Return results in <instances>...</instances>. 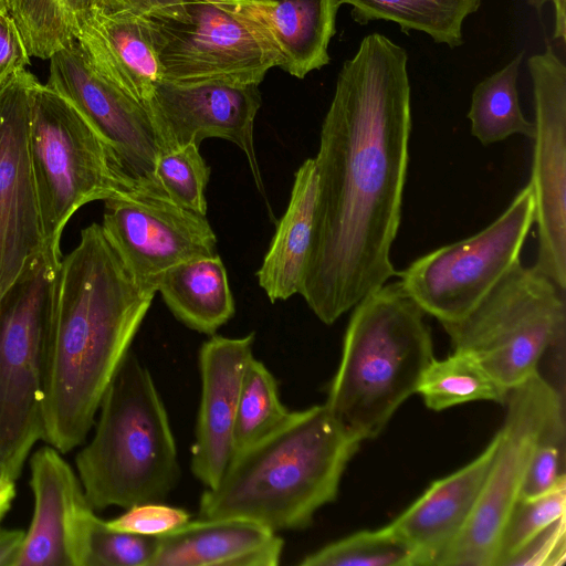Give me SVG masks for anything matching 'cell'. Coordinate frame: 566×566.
Segmentation results:
<instances>
[{
    "instance_id": "52a82bcc",
    "label": "cell",
    "mask_w": 566,
    "mask_h": 566,
    "mask_svg": "<svg viewBox=\"0 0 566 566\" xmlns=\"http://www.w3.org/2000/svg\"><path fill=\"white\" fill-rule=\"evenodd\" d=\"M29 149L44 247L55 254L80 208L138 187L81 113L38 80L30 88Z\"/></svg>"
},
{
    "instance_id": "f1b7e54d",
    "label": "cell",
    "mask_w": 566,
    "mask_h": 566,
    "mask_svg": "<svg viewBox=\"0 0 566 566\" xmlns=\"http://www.w3.org/2000/svg\"><path fill=\"white\" fill-rule=\"evenodd\" d=\"M280 398L273 374L254 356L249 360L240 387L233 426V455L261 441L290 417Z\"/></svg>"
},
{
    "instance_id": "8d00e7d4",
    "label": "cell",
    "mask_w": 566,
    "mask_h": 566,
    "mask_svg": "<svg viewBox=\"0 0 566 566\" xmlns=\"http://www.w3.org/2000/svg\"><path fill=\"white\" fill-rule=\"evenodd\" d=\"M22 35L9 12L0 13V85L30 64Z\"/></svg>"
},
{
    "instance_id": "7402d4cb",
    "label": "cell",
    "mask_w": 566,
    "mask_h": 566,
    "mask_svg": "<svg viewBox=\"0 0 566 566\" xmlns=\"http://www.w3.org/2000/svg\"><path fill=\"white\" fill-rule=\"evenodd\" d=\"M340 0H249L241 9L266 32L277 65L297 78L331 61L328 45L336 33Z\"/></svg>"
},
{
    "instance_id": "5b68a950",
    "label": "cell",
    "mask_w": 566,
    "mask_h": 566,
    "mask_svg": "<svg viewBox=\"0 0 566 566\" xmlns=\"http://www.w3.org/2000/svg\"><path fill=\"white\" fill-rule=\"evenodd\" d=\"M96 416L92 439L75 457L91 506L164 501L180 479L176 441L154 379L133 353L119 365Z\"/></svg>"
},
{
    "instance_id": "f546056e",
    "label": "cell",
    "mask_w": 566,
    "mask_h": 566,
    "mask_svg": "<svg viewBox=\"0 0 566 566\" xmlns=\"http://www.w3.org/2000/svg\"><path fill=\"white\" fill-rule=\"evenodd\" d=\"M302 566H418L413 548L390 524L332 542L306 555Z\"/></svg>"
},
{
    "instance_id": "7a4b0ae2",
    "label": "cell",
    "mask_w": 566,
    "mask_h": 566,
    "mask_svg": "<svg viewBox=\"0 0 566 566\" xmlns=\"http://www.w3.org/2000/svg\"><path fill=\"white\" fill-rule=\"evenodd\" d=\"M154 296L135 282L101 224L81 231L60 264L43 394L44 442L67 453L86 440Z\"/></svg>"
},
{
    "instance_id": "d6986e66",
    "label": "cell",
    "mask_w": 566,
    "mask_h": 566,
    "mask_svg": "<svg viewBox=\"0 0 566 566\" xmlns=\"http://www.w3.org/2000/svg\"><path fill=\"white\" fill-rule=\"evenodd\" d=\"M75 41L102 76L144 105L164 80L151 18L107 13L93 7Z\"/></svg>"
},
{
    "instance_id": "60d3db41",
    "label": "cell",
    "mask_w": 566,
    "mask_h": 566,
    "mask_svg": "<svg viewBox=\"0 0 566 566\" xmlns=\"http://www.w3.org/2000/svg\"><path fill=\"white\" fill-rule=\"evenodd\" d=\"M14 496V481L0 474V522L10 510Z\"/></svg>"
},
{
    "instance_id": "9c48e42d",
    "label": "cell",
    "mask_w": 566,
    "mask_h": 566,
    "mask_svg": "<svg viewBox=\"0 0 566 566\" xmlns=\"http://www.w3.org/2000/svg\"><path fill=\"white\" fill-rule=\"evenodd\" d=\"M535 222L531 182L509 207L475 234L440 247L398 272L406 293L441 325L464 318L518 263Z\"/></svg>"
},
{
    "instance_id": "8992f818",
    "label": "cell",
    "mask_w": 566,
    "mask_h": 566,
    "mask_svg": "<svg viewBox=\"0 0 566 566\" xmlns=\"http://www.w3.org/2000/svg\"><path fill=\"white\" fill-rule=\"evenodd\" d=\"M62 255L31 258L0 297V474L18 480L43 440V394Z\"/></svg>"
},
{
    "instance_id": "4fadbf2b",
    "label": "cell",
    "mask_w": 566,
    "mask_h": 566,
    "mask_svg": "<svg viewBox=\"0 0 566 566\" xmlns=\"http://www.w3.org/2000/svg\"><path fill=\"white\" fill-rule=\"evenodd\" d=\"M535 136L530 182L535 198L534 266L566 291V66L551 45L527 61Z\"/></svg>"
},
{
    "instance_id": "5bb4252c",
    "label": "cell",
    "mask_w": 566,
    "mask_h": 566,
    "mask_svg": "<svg viewBox=\"0 0 566 566\" xmlns=\"http://www.w3.org/2000/svg\"><path fill=\"white\" fill-rule=\"evenodd\" d=\"M49 60L45 85L81 113L138 187L164 195L155 178L160 146L145 105L102 76L76 41Z\"/></svg>"
},
{
    "instance_id": "8fae6325",
    "label": "cell",
    "mask_w": 566,
    "mask_h": 566,
    "mask_svg": "<svg viewBox=\"0 0 566 566\" xmlns=\"http://www.w3.org/2000/svg\"><path fill=\"white\" fill-rule=\"evenodd\" d=\"M506 415L485 483L464 528L438 566H495L506 518L517 501L536 441L558 411L564 392L536 373L511 388Z\"/></svg>"
},
{
    "instance_id": "ab89813d",
    "label": "cell",
    "mask_w": 566,
    "mask_h": 566,
    "mask_svg": "<svg viewBox=\"0 0 566 566\" xmlns=\"http://www.w3.org/2000/svg\"><path fill=\"white\" fill-rule=\"evenodd\" d=\"M537 11H541L547 2L554 3L555 9V24L554 34L555 40L565 41L566 38V0H527Z\"/></svg>"
},
{
    "instance_id": "7c38bea8",
    "label": "cell",
    "mask_w": 566,
    "mask_h": 566,
    "mask_svg": "<svg viewBox=\"0 0 566 566\" xmlns=\"http://www.w3.org/2000/svg\"><path fill=\"white\" fill-rule=\"evenodd\" d=\"M101 226L135 282L155 294L168 269L217 254L206 216L140 187L104 200Z\"/></svg>"
},
{
    "instance_id": "ac0fdd59",
    "label": "cell",
    "mask_w": 566,
    "mask_h": 566,
    "mask_svg": "<svg viewBox=\"0 0 566 566\" xmlns=\"http://www.w3.org/2000/svg\"><path fill=\"white\" fill-rule=\"evenodd\" d=\"M254 338V333L242 337L213 334L199 350L201 395L190 468L206 489L220 481L233 457L238 398Z\"/></svg>"
},
{
    "instance_id": "e575fe53",
    "label": "cell",
    "mask_w": 566,
    "mask_h": 566,
    "mask_svg": "<svg viewBox=\"0 0 566 566\" xmlns=\"http://www.w3.org/2000/svg\"><path fill=\"white\" fill-rule=\"evenodd\" d=\"M125 510L122 515L105 521L106 525L133 534L163 536L191 520L188 511L161 502L135 504Z\"/></svg>"
},
{
    "instance_id": "3957f363",
    "label": "cell",
    "mask_w": 566,
    "mask_h": 566,
    "mask_svg": "<svg viewBox=\"0 0 566 566\" xmlns=\"http://www.w3.org/2000/svg\"><path fill=\"white\" fill-rule=\"evenodd\" d=\"M361 442L325 403L291 411L279 429L232 457L200 496L198 518H245L276 533L306 528L337 497Z\"/></svg>"
},
{
    "instance_id": "ffe728a7",
    "label": "cell",
    "mask_w": 566,
    "mask_h": 566,
    "mask_svg": "<svg viewBox=\"0 0 566 566\" xmlns=\"http://www.w3.org/2000/svg\"><path fill=\"white\" fill-rule=\"evenodd\" d=\"M497 434L473 461L434 481L390 525L413 548L418 566H438L458 538L485 483Z\"/></svg>"
},
{
    "instance_id": "2e32d148",
    "label": "cell",
    "mask_w": 566,
    "mask_h": 566,
    "mask_svg": "<svg viewBox=\"0 0 566 566\" xmlns=\"http://www.w3.org/2000/svg\"><path fill=\"white\" fill-rule=\"evenodd\" d=\"M27 69L0 85V297L24 264L45 249L29 149Z\"/></svg>"
},
{
    "instance_id": "603a6c76",
    "label": "cell",
    "mask_w": 566,
    "mask_h": 566,
    "mask_svg": "<svg viewBox=\"0 0 566 566\" xmlns=\"http://www.w3.org/2000/svg\"><path fill=\"white\" fill-rule=\"evenodd\" d=\"M316 198V166L314 158H308L294 175L289 206L255 273L272 303L300 294L313 239Z\"/></svg>"
},
{
    "instance_id": "30bf717a",
    "label": "cell",
    "mask_w": 566,
    "mask_h": 566,
    "mask_svg": "<svg viewBox=\"0 0 566 566\" xmlns=\"http://www.w3.org/2000/svg\"><path fill=\"white\" fill-rule=\"evenodd\" d=\"M240 3L187 0L156 18L164 80L260 84L279 55L263 28Z\"/></svg>"
},
{
    "instance_id": "d4e9b609",
    "label": "cell",
    "mask_w": 566,
    "mask_h": 566,
    "mask_svg": "<svg viewBox=\"0 0 566 566\" xmlns=\"http://www.w3.org/2000/svg\"><path fill=\"white\" fill-rule=\"evenodd\" d=\"M352 7L355 22L366 25L385 20L403 33L420 31L449 48L463 44V22L476 12L482 0H340Z\"/></svg>"
},
{
    "instance_id": "cb8c5ba5",
    "label": "cell",
    "mask_w": 566,
    "mask_h": 566,
    "mask_svg": "<svg viewBox=\"0 0 566 566\" xmlns=\"http://www.w3.org/2000/svg\"><path fill=\"white\" fill-rule=\"evenodd\" d=\"M156 290L174 316L198 333L213 335L235 312L227 270L218 254L168 269Z\"/></svg>"
},
{
    "instance_id": "6da1fadb",
    "label": "cell",
    "mask_w": 566,
    "mask_h": 566,
    "mask_svg": "<svg viewBox=\"0 0 566 566\" xmlns=\"http://www.w3.org/2000/svg\"><path fill=\"white\" fill-rule=\"evenodd\" d=\"M411 126L408 54L384 34H367L339 70L314 158V231L300 295L324 324L398 276L390 251Z\"/></svg>"
},
{
    "instance_id": "e0dca14e",
    "label": "cell",
    "mask_w": 566,
    "mask_h": 566,
    "mask_svg": "<svg viewBox=\"0 0 566 566\" xmlns=\"http://www.w3.org/2000/svg\"><path fill=\"white\" fill-rule=\"evenodd\" d=\"M32 520L13 566H82L94 509L62 453L48 444L30 459Z\"/></svg>"
},
{
    "instance_id": "d6a6232c",
    "label": "cell",
    "mask_w": 566,
    "mask_h": 566,
    "mask_svg": "<svg viewBox=\"0 0 566 566\" xmlns=\"http://www.w3.org/2000/svg\"><path fill=\"white\" fill-rule=\"evenodd\" d=\"M159 536L112 530L96 514L84 538L82 566H151Z\"/></svg>"
},
{
    "instance_id": "74e56055",
    "label": "cell",
    "mask_w": 566,
    "mask_h": 566,
    "mask_svg": "<svg viewBox=\"0 0 566 566\" xmlns=\"http://www.w3.org/2000/svg\"><path fill=\"white\" fill-rule=\"evenodd\" d=\"M187 0H93V6L107 13H130L156 18L167 14ZM226 2H247L249 0H220Z\"/></svg>"
},
{
    "instance_id": "d590c367",
    "label": "cell",
    "mask_w": 566,
    "mask_h": 566,
    "mask_svg": "<svg viewBox=\"0 0 566 566\" xmlns=\"http://www.w3.org/2000/svg\"><path fill=\"white\" fill-rule=\"evenodd\" d=\"M565 516L521 547L504 566H560L566 556Z\"/></svg>"
},
{
    "instance_id": "4dcf8cb0",
    "label": "cell",
    "mask_w": 566,
    "mask_h": 566,
    "mask_svg": "<svg viewBox=\"0 0 566 566\" xmlns=\"http://www.w3.org/2000/svg\"><path fill=\"white\" fill-rule=\"evenodd\" d=\"M155 178L164 195L174 203L207 216L205 191L210 167L198 145L189 144L160 151L155 163Z\"/></svg>"
},
{
    "instance_id": "b9f144b4",
    "label": "cell",
    "mask_w": 566,
    "mask_h": 566,
    "mask_svg": "<svg viewBox=\"0 0 566 566\" xmlns=\"http://www.w3.org/2000/svg\"><path fill=\"white\" fill-rule=\"evenodd\" d=\"M7 12H9L8 7H7V1L0 0V13H7Z\"/></svg>"
},
{
    "instance_id": "f35d334b",
    "label": "cell",
    "mask_w": 566,
    "mask_h": 566,
    "mask_svg": "<svg viewBox=\"0 0 566 566\" xmlns=\"http://www.w3.org/2000/svg\"><path fill=\"white\" fill-rule=\"evenodd\" d=\"M25 531L0 527V566H13Z\"/></svg>"
},
{
    "instance_id": "44dd1931",
    "label": "cell",
    "mask_w": 566,
    "mask_h": 566,
    "mask_svg": "<svg viewBox=\"0 0 566 566\" xmlns=\"http://www.w3.org/2000/svg\"><path fill=\"white\" fill-rule=\"evenodd\" d=\"M283 547L276 532L256 522L198 518L159 536L151 566H276Z\"/></svg>"
},
{
    "instance_id": "ba28073f",
    "label": "cell",
    "mask_w": 566,
    "mask_h": 566,
    "mask_svg": "<svg viewBox=\"0 0 566 566\" xmlns=\"http://www.w3.org/2000/svg\"><path fill=\"white\" fill-rule=\"evenodd\" d=\"M566 291L534 265L516 263L461 321L443 325L453 350L472 355L506 389L564 348Z\"/></svg>"
},
{
    "instance_id": "83f0119b",
    "label": "cell",
    "mask_w": 566,
    "mask_h": 566,
    "mask_svg": "<svg viewBox=\"0 0 566 566\" xmlns=\"http://www.w3.org/2000/svg\"><path fill=\"white\" fill-rule=\"evenodd\" d=\"M30 56L50 59L76 40L93 0H6Z\"/></svg>"
},
{
    "instance_id": "836d02e7",
    "label": "cell",
    "mask_w": 566,
    "mask_h": 566,
    "mask_svg": "<svg viewBox=\"0 0 566 566\" xmlns=\"http://www.w3.org/2000/svg\"><path fill=\"white\" fill-rule=\"evenodd\" d=\"M565 433V410H562L553 416L536 441L518 499L544 494L566 482Z\"/></svg>"
},
{
    "instance_id": "484cf974",
    "label": "cell",
    "mask_w": 566,
    "mask_h": 566,
    "mask_svg": "<svg viewBox=\"0 0 566 566\" xmlns=\"http://www.w3.org/2000/svg\"><path fill=\"white\" fill-rule=\"evenodd\" d=\"M524 52L505 66L481 81L473 90L468 118L471 134L482 144L491 145L520 134L531 140L535 124L520 106L517 78Z\"/></svg>"
},
{
    "instance_id": "277c9868",
    "label": "cell",
    "mask_w": 566,
    "mask_h": 566,
    "mask_svg": "<svg viewBox=\"0 0 566 566\" xmlns=\"http://www.w3.org/2000/svg\"><path fill=\"white\" fill-rule=\"evenodd\" d=\"M353 308L325 405L364 441L377 437L417 392L434 357L424 313L400 281L384 284Z\"/></svg>"
},
{
    "instance_id": "9a60e30c",
    "label": "cell",
    "mask_w": 566,
    "mask_h": 566,
    "mask_svg": "<svg viewBox=\"0 0 566 566\" xmlns=\"http://www.w3.org/2000/svg\"><path fill=\"white\" fill-rule=\"evenodd\" d=\"M262 99L259 84L223 81L159 82L145 107L160 151L200 146L217 137L237 145L245 155L254 182L263 184L254 149V120Z\"/></svg>"
},
{
    "instance_id": "1f68e13d",
    "label": "cell",
    "mask_w": 566,
    "mask_h": 566,
    "mask_svg": "<svg viewBox=\"0 0 566 566\" xmlns=\"http://www.w3.org/2000/svg\"><path fill=\"white\" fill-rule=\"evenodd\" d=\"M566 482L514 503L501 533L495 566H504L521 547L552 523L565 516Z\"/></svg>"
},
{
    "instance_id": "4316f807",
    "label": "cell",
    "mask_w": 566,
    "mask_h": 566,
    "mask_svg": "<svg viewBox=\"0 0 566 566\" xmlns=\"http://www.w3.org/2000/svg\"><path fill=\"white\" fill-rule=\"evenodd\" d=\"M417 392L434 411L470 401L504 403L509 389L503 387L472 355L453 350L444 359H433L420 379Z\"/></svg>"
}]
</instances>
